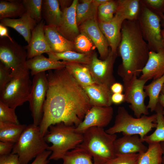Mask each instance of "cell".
I'll use <instances>...</instances> for the list:
<instances>
[{"mask_svg": "<svg viewBox=\"0 0 164 164\" xmlns=\"http://www.w3.org/2000/svg\"><path fill=\"white\" fill-rule=\"evenodd\" d=\"M48 88L39 125L44 136L52 125L63 122L77 127L92 107L83 87L65 67L48 70Z\"/></svg>", "mask_w": 164, "mask_h": 164, "instance_id": "cell-1", "label": "cell"}, {"mask_svg": "<svg viewBox=\"0 0 164 164\" xmlns=\"http://www.w3.org/2000/svg\"><path fill=\"white\" fill-rule=\"evenodd\" d=\"M121 33L119 51L122 63L118 73L122 79L124 90L134 78L142 73L150 50L143 38L138 19L125 20Z\"/></svg>", "mask_w": 164, "mask_h": 164, "instance_id": "cell-2", "label": "cell"}, {"mask_svg": "<svg viewBox=\"0 0 164 164\" xmlns=\"http://www.w3.org/2000/svg\"><path fill=\"white\" fill-rule=\"evenodd\" d=\"M83 134V141L77 146L91 156L94 164H105L115 156L114 144L117 138L116 134H110L103 128L94 127Z\"/></svg>", "mask_w": 164, "mask_h": 164, "instance_id": "cell-3", "label": "cell"}, {"mask_svg": "<svg viewBox=\"0 0 164 164\" xmlns=\"http://www.w3.org/2000/svg\"><path fill=\"white\" fill-rule=\"evenodd\" d=\"M76 127L63 122L49 127L48 132L44 136L46 141L52 144L47 149L52 152L49 160L62 159L68 152L82 143L83 134L76 132Z\"/></svg>", "mask_w": 164, "mask_h": 164, "instance_id": "cell-4", "label": "cell"}, {"mask_svg": "<svg viewBox=\"0 0 164 164\" xmlns=\"http://www.w3.org/2000/svg\"><path fill=\"white\" fill-rule=\"evenodd\" d=\"M156 114L135 118L128 113L125 107H119L114 125L105 131L111 134L122 132L123 135H138L142 140L149 132L156 128Z\"/></svg>", "mask_w": 164, "mask_h": 164, "instance_id": "cell-5", "label": "cell"}, {"mask_svg": "<svg viewBox=\"0 0 164 164\" xmlns=\"http://www.w3.org/2000/svg\"><path fill=\"white\" fill-rule=\"evenodd\" d=\"M26 66L11 71V77L0 92V101L15 109L28 101L32 82Z\"/></svg>", "mask_w": 164, "mask_h": 164, "instance_id": "cell-6", "label": "cell"}, {"mask_svg": "<svg viewBox=\"0 0 164 164\" xmlns=\"http://www.w3.org/2000/svg\"><path fill=\"white\" fill-rule=\"evenodd\" d=\"M49 146L41 134L39 126L26 125L11 153L17 154L20 164H28L32 159L47 150Z\"/></svg>", "mask_w": 164, "mask_h": 164, "instance_id": "cell-7", "label": "cell"}, {"mask_svg": "<svg viewBox=\"0 0 164 164\" xmlns=\"http://www.w3.org/2000/svg\"><path fill=\"white\" fill-rule=\"evenodd\" d=\"M138 20L143 36L150 51L156 52L164 49L160 18L159 15L143 3Z\"/></svg>", "mask_w": 164, "mask_h": 164, "instance_id": "cell-8", "label": "cell"}, {"mask_svg": "<svg viewBox=\"0 0 164 164\" xmlns=\"http://www.w3.org/2000/svg\"><path fill=\"white\" fill-rule=\"evenodd\" d=\"M48 88L46 74L45 72L34 76L28 101L33 119V124L39 126L42 119L43 106Z\"/></svg>", "mask_w": 164, "mask_h": 164, "instance_id": "cell-9", "label": "cell"}, {"mask_svg": "<svg viewBox=\"0 0 164 164\" xmlns=\"http://www.w3.org/2000/svg\"><path fill=\"white\" fill-rule=\"evenodd\" d=\"M117 55L112 53L110 50L107 58L104 60H101L98 58L97 53H92L90 63L85 65L88 68L95 83L110 88L116 82L113 68Z\"/></svg>", "mask_w": 164, "mask_h": 164, "instance_id": "cell-10", "label": "cell"}, {"mask_svg": "<svg viewBox=\"0 0 164 164\" xmlns=\"http://www.w3.org/2000/svg\"><path fill=\"white\" fill-rule=\"evenodd\" d=\"M27 51L13 39L6 37H0V62L11 70L26 66Z\"/></svg>", "mask_w": 164, "mask_h": 164, "instance_id": "cell-11", "label": "cell"}, {"mask_svg": "<svg viewBox=\"0 0 164 164\" xmlns=\"http://www.w3.org/2000/svg\"><path fill=\"white\" fill-rule=\"evenodd\" d=\"M147 81L135 77L124 90V102L129 104V108L133 111L134 116L137 118H140L143 115H147L149 114L148 109L144 102L147 96L144 88Z\"/></svg>", "mask_w": 164, "mask_h": 164, "instance_id": "cell-12", "label": "cell"}, {"mask_svg": "<svg viewBox=\"0 0 164 164\" xmlns=\"http://www.w3.org/2000/svg\"><path fill=\"white\" fill-rule=\"evenodd\" d=\"M113 108L92 106L82 122L75 128L76 132L83 134L89 128L94 127L104 128L111 122L113 114Z\"/></svg>", "mask_w": 164, "mask_h": 164, "instance_id": "cell-13", "label": "cell"}, {"mask_svg": "<svg viewBox=\"0 0 164 164\" xmlns=\"http://www.w3.org/2000/svg\"><path fill=\"white\" fill-rule=\"evenodd\" d=\"M81 31L86 33L97 48L102 60L108 56L109 50L108 42L100 29L96 19L88 20L81 24Z\"/></svg>", "mask_w": 164, "mask_h": 164, "instance_id": "cell-14", "label": "cell"}, {"mask_svg": "<svg viewBox=\"0 0 164 164\" xmlns=\"http://www.w3.org/2000/svg\"><path fill=\"white\" fill-rule=\"evenodd\" d=\"M125 20L123 17L116 13L110 21L98 23L100 29L108 42L110 51L112 54H117V49L121 40V27Z\"/></svg>", "mask_w": 164, "mask_h": 164, "instance_id": "cell-15", "label": "cell"}, {"mask_svg": "<svg viewBox=\"0 0 164 164\" xmlns=\"http://www.w3.org/2000/svg\"><path fill=\"white\" fill-rule=\"evenodd\" d=\"M78 2L77 0H73L69 7L62 11L61 22L57 27L58 31L61 35L73 42L80 33L76 19V8Z\"/></svg>", "mask_w": 164, "mask_h": 164, "instance_id": "cell-16", "label": "cell"}, {"mask_svg": "<svg viewBox=\"0 0 164 164\" xmlns=\"http://www.w3.org/2000/svg\"><path fill=\"white\" fill-rule=\"evenodd\" d=\"M44 20L38 23L32 32L29 43L26 46L27 60L37 56L52 51L48 43L45 35Z\"/></svg>", "mask_w": 164, "mask_h": 164, "instance_id": "cell-17", "label": "cell"}, {"mask_svg": "<svg viewBox=\"0 0 164 164\" xmlns=\"http://www.w3.org/2000/svg\"><path fill=\"white\" fill-rule=\"evenodd\" d=\"M115 155L141 154L148 149L138 135H124L117 138L114 142Z\"/></svg>", "mask_w": 164, "mask_h": 164, "instance_id": "cell-18", "label": "cell"}, {"mask_svg": "<svg viewBox=\"0 0 164 164\" xmlns=\"http://www.w3.org/2000/svg\"><path fill=\"white\" fill-rule=\"evenodd\" d=\"M164 74V49L156 52L150 51L149 57L143 68L139 79L153 80L161 77Z\"/></svg>", "mask_w": 164, "mask_h": 164, "instance_id": "cell-19", "label": "cell"}, {"mask_svg": "<svg viewBox=\"0 0 164 164\" xmlns=\"http://www.w3.org/2000/svg\"><path fill=\"white\" fill-rule=\"evenodd\" d=\"M37 23L26 11L18 19L5 18L1 19L0 24L15 29L23 37L29 44L30 41L32 31Z\"/></svg>", "mask_w": 164, "mask_h": 164, "instance_id": "cell-20", "label": "cell"}, {"mask_svg": "<svg viewBox=\"0 0 164 164\" xmlns=\"http://www.w3.org/2000/svg\"><path fill=\"white\" fill-rule=\"evenodd\" d=\"M45 35L52 52L60 53L76 50L74 42L65 38L58 31L55 26L45 25Z\"/></svg>", "mask_w": 164, "mask_h": 164, "instance_id": "cell-21", "label": "cell"}, {"mask_svg": "<svg viewBox=\"0 0 164 164\" xmlns=\"http://www.w3.org/2000/svg\"><path fill=\"white\" fill-rule=\"evenodd\" d=\"M88 96L92 106H111L113 94L107 86L95 83L83 87Z\"/></svg>", "mask_w": 164, "mask_h": 164, "instance_id": "cell-22", "label": "cell"}, {"mask_svg": "<svg viewBox=\"0 0 164 164\" xmlns=\"http://www.w3.org/2000/svg\"><path fill=\"white\" fill-rule=\"evenodd\" d=\"M67 63V62L54 60L41 54L27 60L26 66L31 70V75L34 76L46 70L65 67Z\"/></svg>", "mask_w": 164, "mask_h": 164, "instance_id": "cell-23", "label": "cell"}, {"mask_svg": "<svg viewBox=\"0 0 164 164\" xmlns=\"http://www.w3.org/2000/svg\"><path fill=\"white\" fill-rule=\"evenodd\" d=\"M63 12L58 0H43L42 8V16L47 25L56 27L60 24Z\"/></svg>", "mask_w": 164, "mask_h": 164, "instance_id": "cell-24", "label": "cell"}, {"mask_svg": "<svg viewBox=\"0 0 164 164\" xmlns=\"http://www.w3.org/2000/svg\"><path fill=\"white\" fill-rule=\"evenodd\" d=\"M65 67L83 87L95 83L85 65L67 62Z\"/></svg>", "mask_w": 164, "mask_h": 164, "instance_id": "cell-25", "label": "cell"}, {"mask_svg": "<svg viewBox=\"0 0 164 164\" xmlns=\"http://www.w3.org/2000/svg\"><path fill=\"white\" fill-rule=\"evenodd\" d=\"M27 125L0 121V141L15 143Z\"/></svg>", "mask_w": 164, "mask_h": 164, "instance_id": "cell-26", "label": "cell"}, {"mask_svg": "<svg viewBox=\"0 0 164 164\" xmlns=\"http://www.w3.org/2000/svg\"><path fill=\"white\" fill-rule=\"evenodd\" d=\"M117 2L118 5L116 13L123 17L125 20L138 19L141 10L139 0H119Z\"/></svg>", "mask_w": 164, "mask_h": 164, "instance_id": "cell-27", "label": "cell"}, {"mask_svg": "<svg viewBox=\"0 0 164 164\" xmlns=\"http://www.w3.org/2000/svg\"><path fill=\"white\" fill-rule=\"evenodd\" d=\"M98 6L94 0H83L81 3H77L76 8V19L78 26L86 21L96 19Z\"/></svg>", "mask_w": 164, "mask_h": 164, "instance_id": "cell-28", "label": "cell"}, {"mask_svg": "<svg viewBox=\"0 0 164 164\" xmlns=\"http://www.w3.org/2000/svg\"><path fill=\"white\" fill-rule=\"evenodd\" d=\"M163 154L160 142L149 143L145 152L139 154L138 164H162Z\"/></svg>", "mask_w": 164, "mask_h": 164, "instance_id": "cell-29", "label": "cell"}, {"mask_svg": "<svg viewBox=\"0 0 164 164\" xmlns=\"http://www.w3.org/2000/svg\"><path fill=\"white\" fill-rule=\"evenodd\" d=\"M164 84V74L160 78L153 80L148 85H145L144 90L149 101L147 106L151 112L155 111L159 103V99Z\"/></svg>", "mask_w": 164, "mask_h": 164, "instance_id": "cell-30", "label": "cell"}, {"mask_svg": "<svg viewBox=\"0 0 164 164\" xmlns=\"http://www.w3.org/2000/svg\"><path fill=\"white\" fill-rule=\"evenodd\" d=\"M47 54L49 58L54 60L59 61L60 60H62L64 61L79 63L84 65L90 63L92 54L82 53L73 51L60 53L52 51Z\"/></svg>", "mask_w": 164, "mask_h": 164, "instance_id": "cell-31", "label": "cell"}, {"mask_svg": "<svg viewBox=\"0 0 164 164\" xmlns=\"http://www.w3.org/2000/svg\"><path fill=\"white\" fill-rule=\"evenodd\" d=\"M26 12L22 2L0 1V20L21 17Z\"/></svg>", "mask_w": 164, "mask_h": 164, "instance_id": "cell-32", "label": "cell"}, {"mask_svg": "<svg viewBox=\"0 0 164 164\" xmlns=\"http://www.w3.org/2000/svg\"><path fill=\"white\" fill-rule=\"evenodd\" d=\"M62 159L63 164H94L91 156L78 146L68 152Z\"/></svg>", "mask_w": 164, "mask_h": 164, "instance_id": "cell-33", "label": "cell"}, {"mask_svg": "<svg viewBox=\"0 0 164 164\" xmlns=\"http://www.w3.org/2000/svg\"><path fill=\"white\" fill-rule=\"evenodd\" d=\"M162 107L159 103L155 110L156 114V127L151 134L146 135L143 142L147 144L164 142V116L162 114Z\"/></svg>", "mask_w": 164, "mask_h": 164, "instance_id": "cell-34", "label": "cell"}, {"mask_svg": "<svg viewBox=\"0 0 164 164\" xmlns=\"http://www.w3.org/2000/svg\"><path fill=\"white\" fill-rule=\"evenodd\" d=\"M117 1L109 0L99 5L98 8L99 22H108L114 18L118 7Z\"/></svg>", "mask_w": 164, "mask_h": 164, "instance_id": "cell-35", "label": "cell"}, {"mask_svg": "<svg viewBox=\"0 0 164 164\" xmlns=\"http://www.w3.org/2000/svg\"><path fill=\"white\" fill-rule=\"evenodd\" d=\"M73 42L76 50L82 53L91 54L96 48L87 35L82 31L75 38Z\"/></svg>", "mask_w": 164, "mask_h": 164, "instance_id": "cell-36", "label": "cell"}, {"mask_svg": "<svg viewBox=\"0 0 164 164\" xmlns=\"http://www.w3.org/2000/svg\"><path fill=\"white\" fill-rule=\"evenodd\" d=\"M31 17L37 23L42 20V0H23L22 1Z\"/></svg>", "mask_w": 164, "mask_h": 164, "instance_id": "cell-37", "label": "cell"}, {"mask_svg": "<svg viewBox=\"0 0 164 164\" xmlns=\"http://www.w3.org/2000/svg\"><path fill=\"white\" fill-rule=\"evenodd\" d=\"M15 110L0 101V121L19 124Z\"/></svg>", "mask_w": 164, "mask_h": 164, "instance_id": "cell-38", "label": "cell"}, {"mask_svg": "<svg viewBox=\"0 0 164 164\" xmlns=\"http://www.w3.org/2000/svg\"><path fill=\"white\" fill-rule=\"evenodd\" d=\"M139 154L117 155L105 164H138Z\"/></svg>", "mask_w": 164, "mask_h": 164, "instance_id": "cell-39", "label": "cell"}, {"mask_svg": "<svg viewBox=\"0 0 164 164\" xmlns=\"http://www.w3.org/2000/svg\"><path fill=\"white\" fill-rule=\"evenodd\" d=\"M11 70L0 62V92L9 82L11 77Z\"/></svg>", "mask_w": 164, "mask_h": 164, "instance_id": "cell-40", "label": "cell"}, {"mask_svg": "<svg viewBox=\"0 0 164 164\" xmlns=\"http://www.w3.org/2000/svg\"><path fill=\"white\" fill-rule=\"evenodd\" d=\"M0 164H20L18 155L12 153L0 155Z\"/></svg>", "mask_w": 164, "mask_h": 164, "instance_id": "cell-41", "label": "cell"}, {"mask_svg": "<svg viewBox=\"0 0 164 164\" xmlns=\"http://www.w3.org/2000/svg\"><path fill=\"white\" fill-rule=\"evenodd\" d=\"M148 5L156 10L155 13H163L164 7V0H146L144 1Z\"/></svg>", "mask_w": 164, "mask_h": 164, "instance_id": "cell-42", "label": "cell"}, {"mask_svg": "<svg viewBox=\"0 0 164 164\" xmlns=\"http://www.w3.org/2000/svg\"><path fill=\"white\" fill-rule=\"evenodd\" d=\"M52 152L46 150L37 156L31 164H47L49 162L48 158L51 154Z\"/></svg>", "mask_w": 164, "mask_h": 164, "instance_id": "cell-43", "label": "cell"}, {"mask_svg": "<svg viewBox=\"0 0 164 164\" xmlns=\"http://www.w3.org/2000/svg\"><path fill=\"white\" fill-rule=\"evenodd\" d=\"M14 143L0 141V155L11 154L13 150Z\"/></svg>", "mask_w": 164, "mask_h": 164, "instance_id": "cell-44", "label": "cell"}, {"mask_svg": "<svg viewBox=\"0 0 164 164\" xmlns=\"http://www.w3.org/2000/svg\"><path fill=\"white\" fill-rule=\"evenodd\" d=\"M125 97L124 94L122 93L113 94L111 97L112 102L115 104H120L124 102Z\"/></svg>", "mask_w": 164, "mask_h": 164, "instance_id": "cell-45", "label": "cell"}, {"mask_svg": "<svg viewBox=\"0 0 164 164\" xmlns=\"http://www.w3.org/2000/svg\"><path fill=\"white\" fill-rule=\"evenodd\" d=\"M110 89L113 94L122 93L124 91V86L121 84L116 82L111 86Z\"/></svg>", "mask_w": 164, "mask_h": 164, "instance_id": "cell-46", "label": "cell"}, {"mask_svg": "<svg viewBox=\"0 0 164 164\" xmlns=\"http://www.w3.org/2000/svg\"><path fill=\"white\" fill-rule=\"evenodd\" d=\"M0 37H6L11 40L13 39L9 35L8 30L6 26L0 24Z\"/></svg>", "mask_w": 164, "mask_h": 164, "instance_id": "cell-47", "label": "cell"}, {"mask_svg": "<svg viewBox=\"0 0 164 164\" xmlns=\"http://www.w3.org/2000/svg\"><path fill=\"white\" fill-rule=\"evenodd\" d=\"M159 103L162 107V114L164 116V94L161 93L159 99Z\"/></svg>", "mask_w": 164, "mask_h": 164, "instance_id": "cell-48", "label": "cell"}, {"mask_svg": "<svg viewBox=\"0 0 164 164\" xmlns=\"http://www.w3.org/2000/svg\"><path fill=\"white\" fill-rule=\"evenodd\" d=\"M158 14L160 19L161 25L164 29V14L162 12L159 13Z\"/></svg>", "mask_w": 164, "mask_h": 164, "instance_id": "cell-49", "label": "cell"}, {"mask_svg": "<svg viewBox=\"0 0 164 164\" xmlns=\"http://www.w3.org/2000/svg\"><path fill=\"white\" fill-rule=\"evenodd\" d=\"M108 1L109 0H94V3L98 6Z\"/></svg>", "mask_w": 164, "mask_h": 164, "instance_id": "cell-50", "label": "cell"}, {"mask_svg": "<svg viewBox=\"0 0 164 164\" xmlns=\"http://www.w3.org/2000/svg\"><path fill=\"white\" fill-rule=\"evenodd\" d=\"M160 144L163 150V154L162 158V164H164V142H161Z\"/></svg>", "mask_w": 164, "mask_h": 164, "instance_id": "cell-51", "label": "cell"}, {"mask_svg": "<svg viewBox=\"0 0 164 164\" xmlns=\"http://www.w3.org/2000/svg\"><path fill=\"white\" fill-rule=\"evenodd\" d=\"M161 35L163 40V41L164 42V29H163L161 30Z\"/></svg>", "mask_w": 164, "mask_h": 164, "instance_id": "cell-52", "label": "cell"}, {"mask_svg": "<svg viewBox=\"0 0 164 164\" xmlns=\"http://www.w3.org/2000/svg\"><path fill=\"white\" fill-rule=\"evenodd\" d=\"M161 93L164 94V84L161 91Z\"/></svg>", "mask_w": 164, "mask_h": 164, "instance_id": "cell-53", "label": "cell"}, {"mask_svg": "<svg viewBox=\"0 0 164 164\" xmlns=\"http://www.w3.org/2000/svg\"><path fill=\"white\" fill-rule=\"evenodd\" d=\"M163 12H164V9H163Z\"/></svg>", "mask_w": 164, "mask_h": 164, "instance_id": "cell-54", "label": "cell"}]
</instances>
